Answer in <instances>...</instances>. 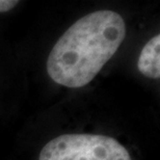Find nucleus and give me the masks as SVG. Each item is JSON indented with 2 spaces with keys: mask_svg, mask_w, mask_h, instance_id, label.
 Segmentation results:
<instances>
[{
  "mask_svg": "<svg viewBox=\"0 0 160 160\" xmlns=\"http://www.w3.org/2000/svg\"><path fill=\"white\" fill-rule=\"evenodd\" d=\"M19 3L15 0H0V12H5L11 11Z\"/></svg>",
  "mask_w": 160,
  "mask_h": 160,
  "instance_id": "obj_4",
  "label": "nucleus"
},
{
  "mask_svg": "<svg viewBox=\"0 0 160 160\" xmlns=\"http://www.w3.org/2000/svg\"><path fill=\"white\" fill-rule=\"evenodd\" d=\"M39 160H132L113 137L99 134H63L42 149Z\"/></svg>",
  "mask_w": 160,
  "mask_h": 160,
  "instance_id": "obj_2",
  "label": "nucleus"
},
{
  "mask_svg": "<svg viewBox=\"0 0 160 160\" xmlns=\"http://www.w3.org/2000/svg\"><path fill=\"white\" fill-rule=\"evenodd\" d=\"M125 36V21L116 12L98 11L84 16L54 45L47 59L48 75L67 88L88 84L114 55Z\"/></svg>",
  "mask_w": 160,
  "mask_h": 160,
  "instance_id": "obj_1",
  "label": "nucleus"
},
{
  "mask_svg": "<svg viewBox=\"0 0 160 160\" xmlns=\"http://www.w3.org/2000/svg\"><path fill=\"white\" fill-rule=\"evenodd\" d=\"M160 36L157 34L152 38L139 54L137 62L138 71L146 77L158 79L160 77Z\"/></svg>",
  "mask_w": 160,
  "mask_h": 160,
  "instance_id": "obj_3",
  "label": "nucleus"
}]
</instances>
